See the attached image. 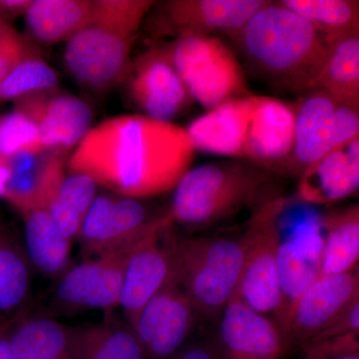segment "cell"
Segmentation results:
<instances>
[{
	"instance_id": "obj_39",
	"label": "cell",
	"mask_w": 359,
	"mask_h": 359,
	"mask_svg": "<svg viewBox=\"0 0 359 359\" xmlns=\"http://www.w3.org/2000/svg\"><path fill=\"white\" fill-rule=\"evenodd\" d=\"M337 359H359V355L346 356V358H341Z\"/></svg>"
},
{
	"instance_id": "obj_22",
	"label": "cell",
	"mask_w": 359,
	"mask_h": 359,
	"mask_svg": "<svg viewBox=\"0 0 359 359\" xmlns=\"http://www.w3.org/2000/svg\"><path fill=\"white\" fill-rule=\"evenodd\" d=\"M321 226L325 240L320 255V276L342 275L358 269V204L325 212Z\"/></svg>"
},
{
	"instance_id": "obj_7",
	"label": "cell",
	"mask_w": 359,
	"mask_h": 359,
	"mask_svg": "<svg viewBox=\"0 0 359 359\" xmlns=\"http://www.w3.org/2000/svg\"><path fill=\"white\" fill-rule=\"evenodd\" d=\"M164 46L194 101L205 110L252 95L240 58L219 37H188Z\"/></svg>"
},
{
	"instance_id": "obj_16",
	"label": "cell",
	"mask_w": 359,
	"mask_h": 359,
	"mask_svg": "<svg viewBox=\"0 0 359 359\" xmlns=\"http://www.w3.org/2000/svg\"><path fill=\"white\" fill-rule=\"evenodd\" d=\"M356 302H359V269L318 276L297 302L283 330L287 351L299 349Z\"/></svg>"
},
{
	"instance_id": "obj_20",
	"label": "cell",
	"mask_w": 359,
	"mask_h": 359,
	"mask_svg": "<svg viewBox=\"0 0 359 359\" xmlns=\"http://www.w3.org/2000/svg\"><path fill=\"white\" fill-rule=\"evenodd\" d=\"M359 189V137L332 150L299 177L295 198L311 205H330Z\"/></svg>"
},
{
	"instance_id": "obj_13",
	"label": "cell",
	"mask_w": 359,
	"mask_h": 359,
	"mask_svg": "<svg viewBox=\"0 0 359 359\" xmlns=\"http://www.w3.org/2000/svg\"><path fill=\"white\" fill-rule=\"evenodd\" d=\"M124 81L143 115L172 122L195 103L170 61L164 43L156 44L130 65Z\"/></svg>"
},
{
	"instance_id": "obj_17",
	"label": "cell",
	"mask_w": 359,
	"mask_h": 359,
	"mask_svg": "<svg viewBox=\"0 0 359 359\" xmlns=\"http://www.w3.org/2000/svg\"><path fill=\"white\" fill-rule=\"evenodd\" d=\"M39 130L43 149L70 150L92 128L93 113L86 102L57 88L35 92L15 101V109Z\"/></svg>"
},
{
	"instance_id": "obj_18",
	"label": "cell",
	"mask_w": 359,
	"mask_h": 359,
	"mask_svg": "<svg viewBox=\"0 0 359 359\" xmlns=\"http://www.w3.org/2000/svg\"><path fill=\"white\" fill-rule=\"evenodd\" d=\"M221 359H280L287 351L282 330L233 294L218 321Z\"/></svg>"
},
{
	"instance_id": "obj_2",
	"label": "cell",
	"mask_w": 359,
	"mask_h": 359,
	"mask_svg": "<svg viewBox=\"0 0 359 359\" xmlns=\"http://www.w3.org/2000/svg\"><path fill=\"white\" fill-rule=\"evenodd\" d=\"M294 130V106L252 94L207 111L187 132L197 151L252 163L280 177L292 155Z\"/></svg>"
},
{
	"instance_id": "obj_11",
	"label": "cell",
	"mask_w": 359,
	"mask_h": 359,
	"mask_svg": "<svg viewBox=\"0 0 359 359\" xmlns=\"http://www.w3.org/2000/svg\"><path fill=\"white\" fill-rule=\"evenodd\" d=\"M178 235L169 212H164L132 252L119 304L131 327L145 304L173 278Z\"/></svg>"
},
{
	"instance_id": "obj_34",
	"label": "cell",
	"mask_w": 359,
	"mask_h": 359,
	"mask_svg": "<svg viewBox=\"0 0 359 359\" xmlns=\"http://www.w3.org/2000/svg\"><path fill=\"white\" fill-rule=\"evenodd\" d=\"M32 2V0H0V15L8 21L25 15Z\"/></svg>"
},
{
	"instance_id": "obj_25",
	"label": "cell",
	"mask_w": 359,
	"mask_h": 359,
	"mask_svg": "<svg viewBox=\"0 0 359 359\" xmlns=\"http://www.w3.org/2000/svg\"><path fill=\"white\" fill-rule=\"evenodd\" d=\"M14 359H74L66 325L46 316L18 313L8 332Z\"/></svg>"
},
{
	"instance_id": "obj_19",
	"label": "cell",
	"mask_w": 359,
	"mask_h": 359,
	"mask_svg": "<svg viewBox=\"0 0 359 359\" xmlns=\"http://www.w3.org/2000/svg\"><path fill=\"white\" fill-rule=\"evenodd\" d=\"M4 197L22 218L25 250L32 269L45 278L59 280L71 268L72 241L61 233L50 212L32 195V191L6 190Z\"/></svg>"
},
{
	"instance_id": "obj_24",
	"label": "cell",
	"mask_w": 359,
	"mask_h": 359,
	"mask_svg": "<svg viewBox=\"0 0 359 359\" xmlns=\"http://www.w3.org/2000/svg\"><path fill=\"white\" fill-rule=\"evenodd\" d=\"M327 45L325 63L309 90H320L339 102L359 107V32Z\"/></svg>"
},
{
	"instance_id": "obj_1",
	"label": "cell",
	"mask_w": 359,
	"mask_h": 359,
	"mask_svg": "<svg viewBox=\"0 0 359 359\" xmlns=\"http://www.w3.org/2000/svg\"><path fill=\"white\" fill-rule=\"evenodd\" d=\"M196 152L183 127L143 114L118 115L90 129L66 169L116 196L143 200L173 191Z\"/></svg>"
},
{
	"instance_id": "obj_5",
	"label": "cell",
	"mask_w": 359,
	"mask_h": 359,
	"mask_svg": "<svg viewBox=\"0 0 359 359\" xmlns=\"http://www.w3.org/2000/svg\"><path fill=\"white\" fill-rule=\"evenodd\" d=\"M152 0H94L88 25L66 42L65 63L71 76L92 91L121 83L131 52Z\"/></svg>"
},
{
	"instance_id": "obj_29",
	"label": "cell",
	"mask_w": 359,
	"mask_h": 359,
	"mask_svg": "<svg viewBox=\"0 0 359 359\" xmlns=\"http://www.w3.org/2000/svg\"><path fill=\"white\" fill-rule=\"evenodd\" d=\"M55 71L41 58L32 56L23 60L0 83V102L14 101L35 92L57 88Z\"/></svg>"
},
{
	"instance_id": "obj_28",
	"label": "cell",
	"mask_w": 359,
	"mask_h": 359,
	"mask_svg": "<svg viewBox=\"0 0 359 359\" xmlns=\"http://www.w3.org/2000/svg\"><path fill=\"white\" fill-rule=\"evenodd\" d=\"M280 4L308 20L325 37L332 40L359 32L358 0H280Z\"/></svg>"
},
{
	"instance_id": "obj_8",
	"label": "cell",
	"mask_w": 359,
	"mask_h": 359,
	"mask_svg": "<svg viewBox=\"0 0 359 359\" xmlns=\"http://www.w3.org/2000/svg\"><path fill=\"white\" fill-rule=\"evenodd\" d=\"M294 146L283 176L302 172L327 153L359 137V107L339 102L320 90L304 92L294 104Z\"/></svg>"
},
{
	"instance_id": "obj_10",
	"label": "cell",
	"mask_w": 359,
	"mask_h": 359,
	"mask_svg": "<svg viewBox=\"0 0 359 359\" xmlns=\"http://www.w3.org/2000/svg\"><path fill=\"white\" fill-rule=\"evenodd\" d=\"M266 0H168L156 2L147 29L155 39L214 36L238 32Z\"/></svg>"
},
{
	"instance_id": "obj_27",
	"label": "cell",
	"mask_w": 359,
	"mask_h": 359,
	"mask_svg": "<svg viewBox=\"0 0 359 359\" xmlns=\"http://www.w3.org/2000/svg\"><path fill=\"white\" fill-rule=\"evenodd\" d=\"M280 306L273 320L282 332L304 292L320 276V261H309L292 243L280 245L278 256Z\"/></svg>"
},
{
	"instance_id": "obj_9",
	"label": "cell",
	"mask_w": 359,
	"mask_h": 359,
	"mask_svg": "<svg viewBox=\"0 0 359 359\" xmlns=\"http://www.w3.org/2000/svg\"><path fill=\"white\" fill-rule=\"evenodd\" d=\"M285 205L282 193L252 210L247 222L249 243L235 292L248 306L271 320L280 306L278 218Z\"/></svg>"
},
{
	"instance_id": "obj_26",
	"label": "cell",
	"mask_w": 359,
	"mask_h": 359,
	"mask_svg": "<svg viewBox=\"0 0 359 359\" xmlns=\"http://www.w3.org/2000/svg\"><path fill=\"white\" fill-rule=\"evenodd\" d=\"M32 266L26 250L0 222V313H20L27 302Z\"/></svg>"
},
{
	"instance_id": "obj_36",
	"label": "cell",
	"mask_w": 359,
	"mask_h": 359,
	"mask_svg": "<svg viewBox=\"0 0 359 359\" xmlns=\"http://www.w3.org/2000/svg\"><path fill=\"white\" fill-rule=\"evenodd\" d=\"M11 173H13V170H11V160L6 156L0 154V196L2 197L6 192L7 183L11 179Z\"/></svg>"
},
{
	"instance_id": "obj_33",
	"label": "cell",
	"mask_w": 359,
	"mask_h": 359,
	"mask_svg": "<svg viewBox=\"0 0 359 359\" xmlns=\"http://www.w3.org/2000/svg\"><path fill=\"white\" fill-rule=\"evenodd\" d=\"M168 359H221L216 335L189 340Z\"/></svg>"
},
{
	"instance_id": "obj_23",
	"label": "cell",
	"mask_w": 359,
	"mask_h": 359,
	"mask_svg": "<svg viewBox=\"0 0 359 359\" xmlns=\"http://www.w3.org/2000/svg\"><path fill=\"white\" fill-rule=\"evenodd\" d=\"M93 9L94 0H32L26 25L40 42H68L89 25Z\"/></svg>"
},
{
	"instance_id": "obj_32",
	"label": "cell",
	"mask_w": 359,
	"mask_h": 359,
	"mask_svg": "<svg viewBox=\"0 0 359 359\" xmlns=\"http://www.w3.org/2000/svg\"><path fill=\"white\" fill-rule=\"evenodd\" d=\"M39 55V49L25 35L6 46L0 47V83L23 60Z\"/></svg>"
},
{
	"instance_id": "obj_4",
	"label": "cell",
	"mask_w": 359,
	"mask_h": 359,
	"mask_svg": "<svg viewBox=\"0 0 359 359\" xmlns=\"http://www.w3.org/2000/svg\"><path fill=\"white\" fill-rule=\"evenodd\" d=\"M168 210L174 224L204 230L282 194L278 177L245 161L229 159L191 168L174 189Z\"/></svg>"
},
{
	"instance_id": "obj_31",
	"label": "cell",
	"mask_w": 359,
	"mask_h": 359,
	"mask_svg": "<svg viewBox=\"0 0 359 359\" xmlns=\"http://www.w3.org/2000/svg\"><path fill=\"white\" fill-rule=\"evenodd\" d=\"M299 351L302 359H337L359 355V332L313 337L304 342Z\"/></svg>"
},
{
	"instance_id": "obj_14",
	"label": "cell",
	"mask_w": 359,
	"mask_h": 359,
	"mask_svg": "<svg viewBox=\"0 0 359 359\" xmlns=\"http://www.w3.org/2000/svg\"><path fill=\"white\" fill-rule=\"evenodd\" d=\"M199 320L192 302L172 278L142 309L132 328L147 359H168L188 341Z\"/></svg>"
},
{
	"instance_id": "obj_12",
	"label": "cell",
	"mask_w": 359,
	"mask_h": 359,
	"mask_svg": "<svg viewBox=\"0 0 359 359\" xmlns=\"http://www.w3.org/2000/svg\"><path fill=\"white\" fill-rule=\"evenodd\" d=\"M161 214L151 215L141 200L97 195L78 237L85 256L96 259L133 247Z\"/></svg>"
},
{
	"instance_id": "obj_15",
	"label": "cell",
	"mask_w": 359,
	"mask_h": 359,
	"mask_svg": "<svg viewBox=\"0 0 359 359\" xmlns=\"http://www.w3.org/2000/svg\"><path fill=\"white\" fill-rule=\"evenodd\" d=\"M141 238L129 249L71 266L56 280L54 302L71 311L95 309L106 313L119 308L125 269Z\"/></svg>"
},
{
	"instance_id": "obj_6",
	"label": "cell",
	"mask_w": 359,
	"mask_h": 359,
	"mask_svg": "<svg viewBox=\"0 0 359 359\" xmlns=\"http://www.w3.org/2000/svg\"><path fill=\"white\" fill-rule=\"evenodd\" d=\"M249 243L247 223L236 233L180 236L173 278L197 309L201 320L217 325L237 290Z\"/></svg>"
},
{
	"instance_id": "obj_30",
	"label": "cell",
	"mask_w": 359,
	"mask_h": 359,
	"mask_svg": "<svg viewBox=\"0 0 359 359\" xmlns=\"http://www.w3.org/2000/svg\"><path fill=\"white\" fill-rule=\"evenodd\" d=\"M42 151L39 130L25 115L14 110L0 119V154L11 160L18 155H36Z\"/></svg>"
},
{
	"instance_id": "obj_21",
	"label": "cell",
	"mask_w": 359,
	"mask_h": 359,
	"mask_svg": "<svg viewBox=\"0 0 359 359\" xmlns=\"http://www.w3.org/2000/svg\"><path fill=\"white\" fill-rule=\"evenodd\" d=\"M74 359H147L133 328L115 311L100 323L66 325Z\"/></svg>"
},
{
	"instance_id": "obj_3",
	"label": "cell",
	"mask_w": 359,
	"mask_h": 359,
	"mask_svg": "<svg viewBox=\"0 0 359 359\" xmlns=\"http://www.w3.org/2000/svg\"><path fill=\"white\" fill-rule=\"evenodd\" d=\"M230 37L248 72L292 93L311 88L327 57L325 37L280 0H266Z\"/></svg>"
},
{
	"instance_id": "obj_38",
	"label": "cell",
	"mask_w": 359,
	"mask_h": 359,
	"mask_svg": "<svg viewBox=\"0 0 359 359\" xmlns=\"http://www.w3.org/2000/svg\"><path fill=\"white\" fill-rule=\"evenodd\" d=\"M14 318H8V316H0V332L4 330V328L8 327L13 323Z\"/></svg>"
},
{
	"instance_id": "obj_37",
	"label": "cell",
	"mask_w": 359,
	"mask_h": 359,
	"mask_svg": "<svg viewBox=\"0 0 359 359\" xmlns=\"http://www.w3.org/2000/svg\"><path fill=\"white\" fill-rule=\"evenodd\" d=\"M16 316H18V314H16ZM15 318H14V320H15ZM13 321L8 325V327L4 328V330L0 332V359H14L13 353H11V346H9L8 340L9 328L13 325Z\"/></svg>"
},
{
	"instance_id": "obj_35",
	"label": "cell",
	"mask_w": 359,
	"mask_h": 359,
	"mask_svg": "<svg viewBox=\"0 0 359 359\" xmlns=\"http://www.w3.org/2000/svg\"><path fill=\"white\" fill-rule=\"evenodd\" d=\"M21 36L22 34L11 25V21L0 15V47L6 46Z\"/></svg>"
}]
</instances>
